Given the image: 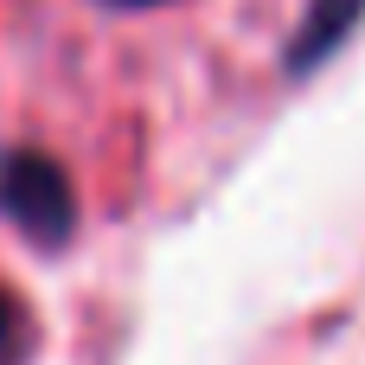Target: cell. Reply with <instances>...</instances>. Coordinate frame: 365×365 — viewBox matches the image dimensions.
Returning a JSON list of instances; mask_svg holds the SVG:
<instances>
[{
    "mask_svg": "<svg viewBox=\"0 0 365 365\" xmlns=\"http://www.w3.org/2000/svg\"><path fill=\"white\" fill-rule=\"evenodd\" d=\"M0 218L19 225V237H32L38 250H64L77 237V192L71 173L26 141H0Z\"/></svg>",
    "mask_w": 365,
    "mask_h": 365,
    "instance_id": "obj_1",
    "label": "cell"
},
{
    "mask_svg": "<svg viewBox=\"0 0 365 365\" xmlns=\"http://www.w3.org/2000/svg\"><path fill=\"white\" fill-rule=\"evenodd\" d=\"M365 0H308V13H302V26H295V38H289V51H282V64L302 77V71H314L353 26H359Z\"/></svg>",
    "mask_w": 365,
    "mask_h": 365,
    "instance_id": "obj_2",
    "label": "cell"
},
{
    "mask_svg": "<svg viewBox=\"0 0 365 365\" xmlns=\"http://www.w3.org/2000/svg\"><path fill=\"white\" fill-rule=\"evenodd\" d=\"M32 359V314L26 302L0 282V365H26Z\"/></svg>",
    "mask_w": 365,
    "mask_h": 365,
    "instance_id": "obj_3",
    "label": "cell"
},
{
    "mask_svg": "<svg viewBox=\"0 0 365 365\" xmlns=\"http://www.w3.org/2000/svg\"><path fill=\"white\" fill-rule=\"evenodd\" d=\"M109 6H135L141 13V6H160V0H109Z\"/></svg>",
    "mask_w": 365,
    "mask_h": 365,
    "instance_id": "obj_4",
    "label": "cell"
}]
</instances>
